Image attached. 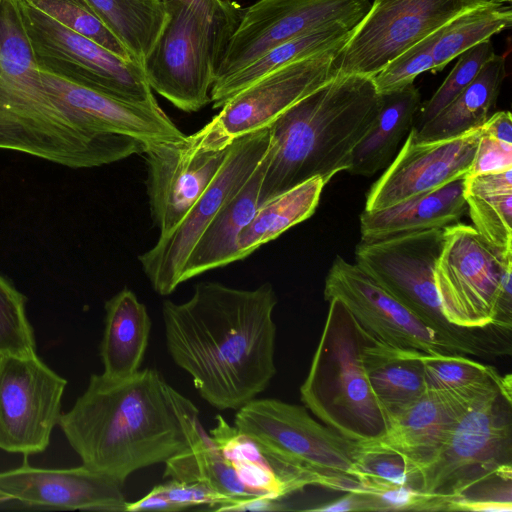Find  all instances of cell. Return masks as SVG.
I'll list each match as a JSON object with an SVG mask.
<instances>
[{
    "instance_id": "cell-29",
    "label": "cell",
    "mask_w": 512,
    "mask_h": 512,
    "mask_svg": "<svg viewBox=\"0 0 512 512\" xmlns=\"http://www.w3.org/2000/svg\"><path fill=\"white\" fill-rule=\"evenodd\" d=\"M423 353L385 343L372 335L365 345L364 367L387 418L425 392Z\"/></svg>"
},
{
    "instance_id": "cell-6",
    "label": "cell",
    "mask_w": 512,
    "mask_h": 512,
    "mask_svg": "<svg viewBox=\"0 0 512 512\" xmlns=\"http://www.w3.org/2000/svg\"><path fill=\"white\" fill-rule=\"evenodd\" d=\"M168 20L142 63L151 89L184 112L210 102V91L244 8L214 0L164 3Z\"/></svg>"
},
{
    "instance_id": "cell-46",
    "label": "cell",
    "mask_w": 512,
    "mask_h": 512,
    "mask_svg": "<svg viewBox=\"0 0 512 512\" xmlns=\"http://www.w3.org/2000/svg\"><path fill=\"white\" fill-rule=\"evenodd\" d=\"M160 1L164 4V3H167V2H170V1H174V0H160ZM177 1L191 2V1H196V0H177ZM214 1H219V2H222V3H230L233 0H214Z\"/></svg>"
},
{
    "instance_id": "cell-8",
    "label": "cell",
    "mask_w": 512,
    "mask_h": 512,
    "mask_svg": "<svg viewBox=\"0 0 512 512\" xmlns=\"http://www.w3.org/2000/svg\"><path fill=\"white\" fill-rule=\"evenodd\" d=\"M511 407V393L501 390L476 400L421 471V491L446 501L497 480H512Z\"/></svg>"
},
{
    "instance_id": "cell-38",
    "label": "cell",
    "mask_w": 512,
    "mask_h": 512,
    "mask_svg": "<svg viewBox=\"0 0 512 512\" xmlns=\"http://www.w3.org/2000/svg\"><path fill=\"white\" fill-rule=\"evenodd\" d=\"M495 54L490 39L467 49L436 92L421 104L412 128H419L451 103L477 76L484 64Z\"/></svg>"
},
{
    "instance_id": "cell-16",
    "label": "cell",
    "mask_w": 512,
    "mask_h": 512,
    "mask_svg": "<svg viewBox=\"0 0 512 512\" xmlns=\"http://www.w3.org/2000/svg\"><path fill=\"white\" fill-rule=\"evenodd\" d=\"M370 7V0H258L243 10L215 81L314 28L336 22L357 25Z\"/></svg>"
},
{
    "instance_id": "cell-2",
    "label": "cell",
    "mask_w": 512,
    "mask_h": 512,
    "mask_svg": "<svg viewBox=\"0 0 512 512\" xmlns=\"http://www.w3.org/2000/svg\"><path fill=\"white\" fill-rule=\"evenodd\" d=\"M59 426L82 465L122 485L209 436L194 403L151 368L123 380L91 375Z\"/></svg>"
},
{
    "instance_id": "cell-1",
    "label": "cell",
    "mask_w": 512,
    "mask_h": 512,
    "mask_svg": "<svg viewBox=\"0 0 512 512\" xmlns=\"http://www.w3.org/2000/svg\"><path fill=\"white\" fill-rule=\"evenodd\" d=\"M276 304L269 282L239 289L214 281L197 283L184 302H163L169 355L216 409H239L275 376Z\"/></svg>"
},
{
    "instance_id": "cell-39",
    "label": "cell",
    "mask_w": 512,
    "mask_h": 512,
    "mask_svg": "<svg viewBox=\"0 0 512 512\" xmlns=\"http://www.w3.org/2000/svg\"><path fill=\"white\" fill-rule=\"evenodd\" d=\"M25 304V296L0 275V355L36 353L34 332Z\"/></svg>"
},
{
    "instance_id": "cell-45",
    "label": "cell",
    "mask_w": 512,
    "mask_h": 512,
    "mask_svg": "<svg viewBox=\"0 0 512 512\" xmlns=\"http://www.w3.org/2000/svg\"><path fill=\"white\" fill-rule=\"evenodd\" d=\"M9 501H12V500L10 499V497H9V496H7V495H6L5 493H3L2 491H0V506H1L2 504H5V503L9 502Z\"/></svg>"
},
{
    "instance_id": "cell-24",
    "label": "cell",
    "mask_w": 512,
    "mask_h": 512,
    "mask_svg": "<svg viewBox=\"0 0 512 512\" xmlns=\"http://www.w3.org/2000/svg\"><path fill=\"white\" fill-rule=\"evenodd\" d=\"M267 161L268 151L252 174L227 199L207 225L182 268L181 283L239 261L237 240L260 205V189Z\"/></svg>"
},
{
    "instance_id": "cell-18",
    "label": "cell",
    "mask_w": 512,
    "mask_h": 512,
    "mask_svg": "<svg viewBox=\"0 0 512 512\" xmlns=\"http://www.w3.org/2000/svg\"><path fill=\"white\" fill-rule=\"evenodd\" d=\"M41 76L58 108L78 130L89 136L123 135L145 144L182 141L187 136L158 102H129L47 71L41 70Z\"/></svg>"
},
{
    "instance_id": "cell-33",
    "label": "cell",
    "mask_w": 512,
    "mask_h": 512,
    "mask_svg": "<svg viewBox=\"0 0 512 512\" xmlns=\"http://www.w3.org/2000/svg\"><path fill=\"white\" fill-rule=\"evenodd\" d=\"M164 464V478L203 483L219 494L225 500L220 511H234L244 502L263 497L243 484L231 462L212 443L209 436L202 443Z\"/></svg>"
},
{
    "instance_id": "cell-27",
    "label": "cell",
    "mask_w": 512,
    "mask_h": 512,
    "mask_svg": "<svg viewBox=\"0 0 512 512\" xmlns=\"http://www.w3.org/2000/svg\"><path fill=\"white\" fill-rule=\"evenodd\" d=\"M379 95L377 116L351 153L347 172L352 175L372 176L385 169L413 127L421 106L414 83Z\"/></svg>"
},
{
    "instance_id": "cell-11",
    "label": "cell",
    "mask_w": 512,
    "mask_h": 512,
    "mask_svg": "<svg viewBox=\"0 0 512 512\" xmlns=\"http://www.w3.org/2000/svg\"><path fill=\"white\" fill-rule=\"evenodd\" d=\"M24 31L39 68L134 103L157 102L143 66L125 60L18 0Z\"/></svg>"
},
{
    "instance_id": "cell-15",
    "label": "cell",
    "mask_w": 512,
    "mask_h": 512,
    "mask_svg": "<svg viewBox=\"0 0 512 512\" xmlns=\"http://www.w3.org/2000/svg\"><path fill=\"white\" fill-rule=\"evenodd\" d=\"M66 385L36 353L0 355V449L26 456L46 450Z\"/></svg>"
},
{
    "instance_id": "cell-12",
    "label": "cell",
    "mask_w": 512,
    "mask_h": 512,
    "mask_svg": "<svg viewBox=\"0 0 512 512\" xmlns=\"http://www.w3.org/2000/svg\"><path fill=\"white\" fill-rule=\"evenodd\" d=\"M444 235L434 282L445 318L465 329L501 327L498 298L512 251L495 246L473 226L460 222L444 228Z\"/></svg>"
},
{
    "instance_id": "cell-23",
    "label": "cell",
    "mask_w": 512,
    "mask_h": 512,
    "mask_svg": "<svg viewBox=\"0 0 512 512\" xmlns=\"http://www.w3.org/2000/svg\"><path fill=\"white\" fill-rule=\"evenodd\" d=\"M210 440L231 462L238 477L256 494L281 499L316 480L294 467L258 439L238 430L218 415Z\"/></svg>"
},
{
    "instance_id": "cell-30",
    "label": "cell",
    "mask_w": 512,
    "mask_h": 512,
    "mask_svg": "<svg viewBox=\"0 0 512 512\" xmlns=\"http://www.w3.org/2000/svg\"><path fill=\"white\" fill-rule=\"evenodd\" d=\"M355 26L344 22L322 25L268 50L240 70L214 82L210 91L213 108L220 109L238 92L287 63L345 44Z\"/></svg>"
},
{
    "instance_id": "cell-41",
    "label": "cell",
    "mask_w": 512,
    "mask_h": 512,
    "mask_svg": "<svg viewBox=\"0 0 512 512\" xmlns=\"http://www.w3.org/2000/svg\"><path fill=\"white\" fill-rule=\"evenodd\" d=\"M480 138L468 175L512 168V117L498 111L480 127Z\"/></svg>"
},
{
    "instance_id": "cell-48",
    "label": "cell",
    "mask_w": 512,
    "mask_h": 512,
    "mask_svg": "<svg viewBox=\"0 0 512 512\" xmlns=\"http://www.w3.org/2000/svg\"><path fill=\"white\" fill-rule=\"evenodd\" d=\"M1 2H2V0H0V5H1Z\"/></svg>"
},
{
    "instance_id": "cell-21",
    "label": "cell",
    "mask_w": 512,
    "mask_h": 512,
    "mask_svg": "<svg viewBox=\"0 0 512 512\" xmlns=\"http://www.w3.org/2000/svg\"><path fill=\"white\" fill-rule=\"evenodd\" d=\"M123 485L84 465L46 469L26 462L0 472V491L30 507L124 512L128 501Z\"/></svg>"
},
{
    "instance_id": "cell-43",
    "label": "cell",
    "mask_w": 512,
    "mask_h": 512,
    "mask_svg": "<svg viewBox=\"0 0 512 512\" xmlns=\"http://www.w3.org/2000/svg\"><path fill=\"white\" fill-rule=\"evenodd\" d=\"M153 488L166 500L171 512L201 505L220 511L225 505V500L219 494L199 482L167 480Z\"/></svg>"
},
{
    "instance_id": "cell-28",
    "label": "cell",
    "mask_w": 512,
    "mask_h": 512,
    "mask_svg": "<svg viewBox=\"0 0 512 512\" xmlns=\"http://www.w3.org/2000/svg\"><path fill=\"white\" fill-rule=\"evenodd\" d=\"M507 75L506 56L494 54L474 80L440 113L410 134L417 141H435L481 127L496 105Z\"/></svg>"
},
{
    "instance_id": "cell-26",
    "label": "cell",
    "mask_w": 512,
    "mask_h": 512,
    "mask_svg": "<svg viewBox=\"0 0 512 512\" xmlns=\"http://www.w3.org/2000/svg\"><path fill=\"white\" fill-rule=\"evenodd\" d=\"M104 322L102 374L114 380L130 378L141 369L148 346L151 319L147 308L132 290L123 288L106 301Z\"/></svg>"
},
{
    "instance_id": "cell-42",
    "label": "cell",
    "mask_w": 512,
    "mask_h": 512,
    "mask_svg": "<svg viewBox=\"0 0 512 512\" xmlns=\"http://www.w3.org/2000/svg\"><path fill=\"white\" fill-rule=\"evenodd\" d=\"M440 28L403 51L372 77L378 93L414 83L416 77L424 72L432 73L434 68L432 50L440 35Z\"/></svg>"
},
{
    "instance_id": "cell-31",
    "label": "cell",
    "mask_w": 512,
    "mask_h": 512,
    "mask_svg": "<svg viewBox=\"0 0 512 512\" xmlns=\"http://www.w3.org/2000/svg\"><path fill=\"white\" fill-rule=\"evenodd\" d=\"M324 186L321 178L314 177L260 203L253 218L239 234V261L310 218L318 206Z\"/></svg>"
},
{
    "instance_id": "cell-35",
    "label": "cell",
    "mask_w": 512,
    "mask_h": 512,
    "mask_svg": "<svg viewBox=\"0 0 512 512\" xmlns=\"http://www.w3.org/2000/svg\"><path fill=\"white\" fill-rule=\"evenodd\" d=\"M511 24V7L492 1L457 15L440 28V35L432 50V73L442 71L461 53L510 28Z\"/></svg>"
},
{
    "instance_id": "cell-44",
    "label": "cell",
    "mask_w": 512,
    "mask_h": 512,
    "mask_svg": "<svg viewBox=\"0 0 512 512\" xmlns=\"http://www.w3.org/2000/svg\"><path fill=\"white\" fill-rule=\"evenodd\" d=\"M319 512L379 511L376 501L366 492H346L345 496L308 509Z\"/></svg>"
},
{
    "instance_id": "cell-17",
    "label": "cell",
    "mask_w": 512,
    "mask_h": 512,
    "mask_svg": "<svg viewBox=\"0 0 512 512\" xmlns=\"http://www.w3.org/2000/svg\"><path fill=\"white\" fill-rule=\"evenodd\" d=\"M339 299L375 338L430 355H462L463 351L427 326L356 263L337 256L325 278L324 299Z\"/></svg>"
},
{
    "instance_id": "cell-25",
    "label": "cell",
    "mask_w": 512,
    "mask_h": 512,
    "mask_svg": "<svg viewBox=\"0 0 512 512\" xmlns=\"http://www.w3.org/2000/svg\"><path fill=\"white\" fill-rule=\"evenodd\" d=\"M464 185L465 177H462L390 207L376 211L364 210L360 215L361 241L446 228L460 222L467 211Z\"/></svg>"
},
{
    "instance_id": "cell-4",
    "label": "cell",
    "mask_w": 512,
    "mask_h": 512,
    "mask_svg": "<svg viewBox=\"0 0 512 512\" xmlns=\"http://www.w3.org/2000/svg\"><path fill=\"white\" fill-rule=\"evenodd\" d=\"M379 107L371 77L336 74L286 110L269 127L260 203L314 177L326 185L335 174L347 171L351 153Z\"/></svg>"
},
{
    "instance_id": "cell-34",
    "label": "cell",
    "mask_w": 512,
    "mask_h": 512,
    "mask_svg": "<svg viewBox=\"0 0 512 512\" xmlns=\"http://www.w3.org/2000/svg\"><path fill=\"white\" fill-rule=\"evenodd\" d=\"M99 17L142 65L160 36L168 13L160 0H88Z\"/></svg>"
},
{
    "instance_id": "cell-37",
    "label": "cell",
    "mask_w": 512,
    "mask_h": 512,
    "mask_svg": "<svg viewBox=\"0 0 512 512\" xmlns=\"http://www.w3.org/2000/svg\"><path fill=\"white\" fill-rule=\"evenodd\" d=\"M51 19L85 36L119 57L137 62L99 17L88 0H24Z\"/></svg>"
},
{
    "instance_id": "cell-3",
    "label": "cell",
    "mask_w": 512,
    "mask_h": 512,
    "mask_svg": "<svg viewBox=\"0 0 512 512\" xmlns=\"http://www.w3.org/2000/svg\"><path fill=\"white\" fill-rule=\"evenodd\" d=\"M0 149L70 168L107 165L139 151L133 138L89 136L62 113L44 85L18 0L0 5Z\"/></svg>"
},
{
    "instance_id": "cell-13",
    "label": "cell",
    "mask_w": 512,
    "mask_h": 512,
    "mask_svg": "<svg viewBox=\"0 0 512 512\" xmlns=\"http://www.w3.org/2000/svg\"><path fill=\"white\" fill-rule=\"evenodd\" d=\"M491 0H374L335 59L337 74L373 77L457 15Z\"/></svg>"
},
{
    "instance_id": "cell-40",
    "label": "cell",
    "mask_w": 512,
    "mask_h": 512,
    "mask_svg": "<svg viewBox=\"0 0 512 512\" xmlns=\"http://www.w3.org/2000/svg\"><path fill=\"white\" fill-rule=\"evenodd\" d=\"M354 476L363 492L389 486H410L421 490L419 470L396 453L359 448Z\"/></svg>"
},
{
    "instance_id": "cell-7",
    "label": "cell",
    "mask_w": 512,
    "mask_h": 512,
    "mask_svg": "<svg viewBox=\"0 0 512 512\" xmlns=\"http://www.w3.org/2000/svg\"><path fill=\"white\" fill-rule=\"evenodd\" d=\"M444 237V228H433L373 241L360 240L355 263L466 356L487 359L510 355V330L495 325L465 329L445 318L434 282V268Z\"/></svg>"
},
{
    "instance_id": "cell-9",
    "label": "cell",
    "mask_w": 512,
    "mask_h": 512,
    "mask_svg": "<svg viewBox=\"0 0 512 512\" xmlns=\"http://www.w3.org/2000/svg\"><path fill=\"white\" fill-rule=\"evenodd\" d=\"M234 426L311 475L318 486L362 491L354 476L359 444L316 421L305 406L253 399L237 409Z\"/></svg>"
},
{
    "instance_id": "cell-22",
    "label": "cell",
    "mask_w": 512,
    "mask_h": 512,
    "mask_svg": "<svg viewBox=\"0 0 512 512\" xmlns=\"http://www.w3.org/2000/svg\"><path fill=\"white\" fill-rule=\"evenodd\" d=\"M489 393L425 390L418 399L388 416L381 437L359 444V448L396 453L421 473L435 459L461 415Z\"/></svg>"
},
{
    "instance_id": "cell-10",
    "label": "cell",
    "mask_w": 512,
    "mask_h": 512,
    "mask_svg": "<svg viewBox=\"0 0 512 512\" xmlns=\"http://www.w3.org/2000/svg\"><path fill=\"white\" fill-rule=\"evenodd\" d=\"M345 44L287 63L228 100L204 127L186 136L191 151H214L268 128L295 103L337 74L335 59Z\"/></svg>"
},
{
    "instance_id": "cell-14",
    "label": "cell",
    "mask_w": 512,
    "mask_h": 512,
    "mask_svg": "<svg viewBox=\"0 0 512 512\" xmlns=\"http://www.w3.org/2000/svg\"><path fill=\"white\" fill-rule=\"evenodd\" d=\"M270 140L268 127L232 142L217 175L183 219L138 256L142 270L156 293L170 295L181 284L182 268L196 241L221 206L261 162Z\"/></svg>"
},
{
    "instance_id": "cell-20",
    "label": "cell",
    "mask_w": 512,
    "mask_h": 512,
    "mask_svg": "<svg viewBox=\"0 0 512 512\" xmlns=\"http://www.w3.org/2000/svg\"><path fill=\"white\" fill-rule=\"evenodd\" d=\"M185 139L148 143L143 152L149 207L159 236L171 231L207 189L229 148L191 151Z\"/></svg>"
},
{
    "instance_id": "cell-5",
    "label": "cell",
    "mask_w": 512,
    "mask_h": 512,
    "mask_svg": "<svg viewBox=\"0 0 512 512\" xmlns=\"http://www.w3.org/2000/svg\"><path fill=\"white\" fill-rule=\"evenodd\" d=\"M323 331L301 401L325 425L358 444L381 437L387 415L368 380L363 350L371 334L337 298L329 301Z\"/></svg>"
},
{
    "instance_id": "cell-19",
    "label": "cell",
    "mask_w": 512,
    "mask_h": 512,
    "mask_svg": "<svg viewBox=\"0 0 512 512\" xmlns=\"http://www.w3.org/2000/svg\"><path fill=\"white\" fill-rule=\"evenodd\" d=\"M480 132L478 127L435 141H417L409 132L392 162L371 186L364 210L384 209L466 177Z\"/></svg>"
},
{
    "instance_id": "cell-32",
    "label": "cell",
    "mask_w": 512,
    "mask_h": 512,
    "mask_svg": "<svg viewBox=\"0 0 512 512\" xmlns=\"http://www.w3.org/2000/svg\"><path fill=\"white\" fill-rule=\"evenodd\" d=\"M464 198L473 227L495 246L512 251V168L467 175Z\"/></svg>"
},
{
    "instance_id": "cell-47",
    "label": "cell",
    "mask_w": 512,
    "mask_h": 512,
    "mask_svg": "<svg viewBox=\"0 0 512 512\" xmlns=\"http://www.w3.org/2000/svg\"><path fill=\"white\" fill-rule=\"evenodd\" d=\"M493 3H496V4H503L504 3H510L511 0H491Z\"/></svg>"
},
{
    "instance_id": "cell-36",
    "label": "cell",
    "mask_w": 512,
    "mask_h": 512,
    "mask_svg": "<svg viewBox=\"0 0 512 512\" xmlns=\"http://www.w3.org/2000/svg\"><path fill=\"white\" fill-rule=\"evenodd\" d=\"M425 390L483 393L495 389L511 392V377H503L492 366L462 355L423 353Z\"/></svg>"
}]
</instances>
